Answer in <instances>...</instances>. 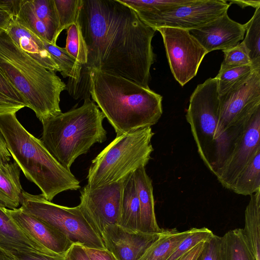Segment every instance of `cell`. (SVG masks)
Segmentation results:
<instances>
[{
  "instance_id": "8",
  "label": "cell",
  "mask_w": 260,
  "mask_h": 260,
  "mask_svg": "<svg viewBox=\"0 0 260 260\" xmlns=\"http://www.w3.org/2000/svg\"><path fill=\"white\" fill-rule=\"evenodd\" d=\"M20 208L63 234L73 244L85 248L106 249L103 240L78 205H58L48 201L42 194L34 195L23 190Z\"/></svg>"
},
{
  "instance_id": "20",
  "label": "cell",
  "mask_w": 260,
  "mask_h": 260,
  "mask_svg": "<svg viewBox=\"0 0 260 260\" xmlns=\"http://www.w3.org/2000/svg\"><path fill=\"white\" fill-rule=\"evenodd\" d=\"M136 186L140 204V224L139 232L154 234L163 229L156 221L152 181L147 175L145 167H141L134 172Z\"/></svg>"
},
{
  "instance_id": "24",
  "label": "cell",
  "mask_w": 260,
  "mask_h": 260,
  "mask_svg": "<svg viewBox=\"0 0 260 260\" xmlns=\"http://www.w3.org/2000/svg\"><path fill=\"white\" fill-rule=\"evenodd\" d=\"M220 258L221 260H255L242 229L229 231L221 237Z\"/></svg>"
},
{
  "instance_id": "22",
  "label": "cell",
  "mask_w": 260,
  "mask_h": 260,
  "mask_svg": "<svg viewBox=\"0 0 260 260\" xmlns=\"http://www.w3.org/2000/svg\"><path fill=\"white\" fill-rule=\"evenodd\" d=\"M134 172L123 179L121 214L118 225L127 230L139 232L140 204Z\"/></svg>"
},
{
  "instance_id": "26",
  "label": "cell",
  "mask_w": 260,
  "mask_h": 260,
  "mask_svg": "<svg viewBox=\"0 0 260 260\" xmlns=\"http://www.w3.org/2000/svg\"><path fill=\"white\" fill-rule=\"evenodd\" d=\"M230 190L243 196H250L260 190V151L240 173Z\"/></svg>"
},
{
  "instance_id": "40",
  "label": "cell",
  "mask_w": 260,
  "mask_h": 260,
  "mask_svg": "<svg viewBox=\"0 0 260 260\" xmlns=\"http://www.w3.org/2000/svg\"><path fill=\"white\" fill-rule=\"evenodd\" d=\"M90 260H117L114 255L106 249L85 248Z\"/></svg>"
},
{
  "instance_id": "44",
  "label": "cell",
  "mask_w": 260,
  "mask_h": 260,
  "mask_svg": "<svg viewBox=\"0 0 260 260\" xmlns=\"http://www.w3.org/2000/svg\"><path fill=\"white\" fill-rule=\"evenodd\" d=\"M226 2H230V4L232 3L236 4L241 7L242 8H244L247 7L251 6L255 9L258 7H260V1H226Z\"/></svg>"
},
{
  "instance_id": "31",
  "label": "cell",
  "mask_w": 260,
  "mask_h": 260,
  "mask_svg": "<svg viewBox=\"0 0 260 260\" xmlns=\"http://www.w3.org/2000/svg\"><path fill=\"white\" fill-rule=\"evenodd\" d=\"M65 49L81 65L87 63V49L80 26L76 22L67 29Z\"/></svg>"
},
{
  "instance_id": "19",
  "label": "cell",
  "mask_w": 260,
  "mask_h": 260,
  "mask_svg": "<svg viewBox=\"0 0 260 260\" xmlns=\"http://www.w3.org/2000/svg\"><path fill=\"white\" fill-rule=\"evenodd\" d=\"M6 30L16 45L31 58L49 70L60 72L41 38L18 24L13 18Z\"/></svg>"
},
{
  "instance_id": "17",
  "label": "cell",
  "mask_w": 260,
  "mask_h": 260,
  "mask_svg": "<svg viewBox=\"0 0 260 260\" xmlns=\"http://www.w3.org/2000/svg\"><path fill=\"white\" fill-rule=\"evenodd\" d=\"M5 210L22 231L51 252L66 255L73 244L63 234L20 208Z\"/></svg>"
},
{
  "instance_id": "10",
  "label": "cell",
  "mask_w": 260,
  "mask_h": 260,
  "mask_svg": "<svg viewBox=\"0 0 260 260\" xmlns=\"http://www.w3.org/2000/svg\"><path fill=\"white\" fill-rule=\"evenodd\" d=\"M231 4L226 0H192L160 12L137 14L151 27H173L190 30L200 27L228 12Z\"/></svg>"
},
{
  "instance_id": "12",
  "label": "cell",
  "mask_w": 260,
  "mask_h": 260,
  "mask_svg": "<svg viewBox=\"0 0 260 260\" xmlns=\"http://www.w3.org/2000/svg\"><path fill=\"white\" fill-rule=\"evenodd\" d=\"M123 179L93 189L86 185L80 190L78 206L102 239L107 225L119 223Z\"/></svg>"
},
{
  "instance_id": "21",
  "label": "cell",
  "mask_w": 260,
  "mask_h": 260,
  "mask_svg": "<svg viewBox=\"0 0 260 260\" xmlns=\"http://www.w3.org/2000/svg\"><path fill=\"white\" fill-rule=\"evenodd\" d=\"M20 168L15 161L0 163V206L15 209L21 205L23 189Z\"/></svg>"
},
{
  "instance_id": "43",
  "label": "cell",
  "mask_w": 260,
  "mask_h": 260,
  "mask_svg": "<svg viewBox=\"0 0 260 260\" xmlns=\"http://www.w3.org/2000/svg\"><path fill=\"white\" fill-rule=\"evenodd\" d=\"M11 155L8 149L5 139L0 131V163L10 161Z\"/></svg>"
},
{
  "instance_id": "16",
  "label": "cell",
  "mask_w": 260,
  "mask_h": 260,
  "mask_svg": "<svg viewBox=\"0 0 260 260\" xmlns=\"http://www.w3.org/2000/svg\"><path fill=\"white\" fill-rule=\"evenodd\" d=\"M188 31L209 53L237 45L244 39L245 26L231 19L226 12L204 25Z\"/></svg>"
},
{
  "instance_id": "3",
  "label": "cell",
  "mask_w": 260,
  "mask_h": 260,
  "mask_svg": "<svg viewBox=\"0 0 260 260\" xmlns=\"http://www.w3.org/2000/svg\"><path fill=\"white\" fill-rule=\"evenodd\" d=\"M0 131L8 149L25 177L37 185L49 201L66 190L81 188L80 181L60 165L21 125L16 113L0 114Z\"/></svg>"
},
{
  "instance_id": "27",
  "label": "cell",
  "mask_w": 260,
  "mask_h": 260,
  "mask_svg": "<svg viewBox=\"0 0 260 260\" xmlns=\"http://www.w3.org/2000/svg\"><path fill=\"white\" fill-rule=\"evenodd\" d=\"M42 40L46 49L58 67L62 76L64 78L69 77L72 81L77 83L80 78L82 65L71 56L64 48Z\"/></svg>"
},
{
  "instance_id": "29",
  "label": "cell",
  "mask_w": 260,
  "mask_h": 260,
  "mask_svg": "<svg viewBox=\"0 0 260 260\" xmlns=\"http://www.w3.org/2000/svg\"><path fill=\"white\" fill-rule=\"evenodd\" d=\"M245 24L246 35L242 42L253 63L260 62V7Z\"/></svg>"
},
{
  "instance_id": "6",
  "label": "cell",
  "mask_w": 260,
  "mask_h": 260,
  "mask_svg": "<svg viewBox=\"0 0 260 260\" xmlns=\"http://www.w3.org/2000/svg\"><path fill=\"white\" fill-rule=\"evenodd\" d=\"M219 105L217 80L209 78L198 85L192 93L185 115L198 153L214 175L234 147L220 134Z\"/></svg>"
},
{
  "instance_id": "35",
  "label": "cell",
  "mask_w": 260,
  "mask_h": 260,
  "mask_svg": "<svg viewBox=\"0 0 260 260\" xmlns=\"http://www.w3.org/2000/svg\"><path fill=\"white\" fill-rule=\"evenodd\" d=\"M20 0H0V29L6 30L17 13Z\"/></svg>"
},
{
  "instance_id": "36",
  "label": "cell",
  "mask_w": 260,
  "mask_h": 260,
  "mask_svg": "<svg viewBox=\"0 0 260 260\" xmlns=\"http://www.w3.org/2000/svg\"><path fill=\"white\" fill-rule=\"evenodd\" d=\"M17 260H69L67 255H50L32 251H1Z\"/></svg>"
},
{
  "instance_id": "38",
  "label": "cell",
  "mask_w": 260,
  "mask_h": 260,
  "mask_svg": "<svg viewBox=\"0 0 260 260\" xmlns=\"http://www.w3.org/2000/svg\"><path fill=\"white\" fill-rule=\"evenodd\" d=\"M0 94L21 103L27 107L24 99L19 91L11 84L0 71Z\"/></svg>"
},
{
  "instance_id": "1",
  "label": "cell",
  "mask_w": 260,
  "mask_h": 260,
  "mask_svg": "<svg viewBox=\"0 0 260 260\" xmlns=\"http://www.w3.org/2000/svg\"><path fill=\"white\" fill-rule=\"evenodd\" d=\"M76 22L87 49L78 82L99 70L150 88L155 29L119 0H81Z\"/></svg>"
},
{
  "instance_id": "46",
  "label": "cell",
  "mask_w": 260,
  "mask_h": 260,
  "mask_svg": "<svg viewBox=\"0 0 260 260\" xmlns=\"http://www.w3.org/2000/svg\"><path fill=\"white\" fill-rule=\"evenodd\" d=\"M200 256L199 257V258L197 259V260H201V259H200Z\"/></svg>"
},
{
  "instance_id": "32",
  "label": "cell",
  "mask_w": 260,
  "mask_h": 260,
  "mask_svg": "<svg viewBox=\"0 0 260 260\" xmlns=\"http://www.w3.org/2000/svg\"><path fill=\"white\" fill-rule=\"evenodd\" d=\"M214 234L209 229L191 228L188 235L183 239L166 260H179L201 242L207 241Z\"/></svg>"
},
{
  "instance_id": "14",
  "label": "cell",
  "mask_w": 260,
  "mask_h": 260,
  "mask_svg": "<svg viewBox=\"0 0 260 260\" xmlns=\"http://www.w3.org/2000/svg\"><path fill=\"white\" fill-rule=\"evenodd\" d=\"M13 18L41 39L56 45L59 23L54 0H20Z\"/></svg>"
},
{
  "instance_id": "28",
  "label": "cell",
  "mask_w": 260,
  "mask_h": 260,
  "mask_svg": "<svg viewBox=\"0 0 260 260\" xmlns=\"http://www.w3.org/2000/svg\"><path fill=\"white\" fill-rule=\"evenodd\" d=\"M258 67H260V62L238 67H220L218 73L215 77L217 80L219 95L224 94L233 86L249 75L255 68Z\"/></svg>"
},
{
  "instance_id": "7",
  "label": "cell",
  "mask_w": 260,
  "mask_h": 260,
  "mask_svg": "<svg viewBox=\"0 0 260 260\" xmlns=\"http://www.w3.org/2000/svg\"><path fill=\"white\" fill-rule=\"evenodd\" d=\"M154 135L151 127H146L116 137L92 160L87 185L93 189L116 182L145 167L151 159Z\"/></svg>"
},
{
  "instance_id": "2",
  "label": "cell",
  "mask_w": 260,
  "mask_h": 260,
  "mask_svg": "<svg viewBox=\"0 0 260 260\" xmlns=\"http://www.w3.org/2000/svg\"><path fill=\"white\" fill-rule=\"evenodd\" d=\"M84 81L116 137L151 127L162 114L161 95L127 79L92 70Z\"/></svg>"
},
{
  "instance_id": "39",
  "label": "cell",
  "mask_w": 260,
  "mask_h": 260,
  "mask_svg": "<svg viewBox=\"0 0 260 260\" xmlns=\"http://www.w3.org/2000/svg\"><path fill=\"white\" fill-rule=\"evenodd\" d=\"M26 106L0 94V114L16 113Z\"/></svg>"
},
{
  "instance_id": "37",
  "label": "cell",
  "mask_w": 260,
  "mask_h": 260,
  "mask_svg": "<svg viewBox=\"0 0 260 260\" xmlns=\"http://www.w3.org/2000/svg\"><path fill=\"white\" fill-rule=\"evenodd\" d=\"M221 237L214 235L205 242L200 255L201 260H221Z\"/></svg>"
},
{
  "instance_id": "18",
  "label": "cell",
  "mask_w": 260,
  "mask_h": 260,
  "mask_svg": "<svg viewBox=\"0 0 260 260\" xmlns=\"http://www.w3.org/2000/svg\"><path fill=\"white\" fill-rule=\"evenodd\" d=\"M0 251H32L57 256L22 231L1 206Z\"/></svg>"
},
{
  "instance_id": "25",
  "label": "cell",
  "mask_w": 260,
  "mask_h": 260,
  "mask_svg": "<svg viewBox=\"0 0 260 260\" xmlns=\"http://www.w3.org/2000/svg\"><path fill=\"white\" fill-rule=\"evenodd\" d=\"M191 231V229L183 232H179L176 229H168L145 251L139 260H166Z\"/></svg>"
},
{
  "instance_id": "15",
  "label": "cell",
  "mask_w": 260,
  "mask_h": 260,
  "mask_svg": "<svg viewBox=\"0 0 260 260\" xmlns=\"http://www.w3.org/2000/svg\"><path fill=\"white\" fill-rule=\"evenodd\" d=\"M168 229L158 233L148 234L133 232L118 224L107 225L102 233L106 249L117 260H139L145 251Z\"/></svg>"
},
{
  "instance_id": "42",
  "label": "cell",
  "mask_w": 260,
  "mask_h": 260,
  "mask_svg": "<svg viewBox=\"0 0 260 260\" xmlns=\"http://www.w3.org/2000/svg\"><path fill=\"white\" fill-rule=\"evenodd\" d=\"M206 241L201 242L179 260H197L202 252Z\"/></svg>"
},
{
  "instance_id": "41",
  "label": "cell",
  "mask_w": 260,
  "mask_h": 260,
  "mask_svg": "<svg viewBox=\"0 0 260 260\" xmlns=\"http://www.w3.org/2000/svg\"><path fill=\"white\" fill-rule=\"evenodd\" d=\"M69 260H90L84 247L73 244L66 254Z\"/></svg>"
},
{
  "instance_id": "34",
  "label": "cell",
  "mask_w": 260,
  "mask_h": 260,
  "mask_svg": "<svg viewBox=\"0 0 260 260\" xmlns=\"http://www.w3.org/2000/svg\"><path fill=\"white\" fill-rule=\"evenodd\" d=\"M224 59L221 67H232L252 64L249 52L242 41L236 46L223 50Z\"/></svg>"
},
{
  "instance_id": "9",
  "label": "cell",
  "mask_w": 260,
  "mask_h": 260,
  "mask_svg": "<svg viewBox=\"0 0 260 260\" xmlns=\"http://www.w3.org/2000/svg\"><path fill=\"white\" fill-rule=\"evenodd\" d=\"M218 121L220 134L233 146L260 109V67L219 95Z\"/></svg>"
},
{
  "instance_id": "33",
  "label": "cell",
  "mask_w": 260,
  "mask_h": 260,
  "mask_svg": "<svg viewBox=\"0 0 260 260\" xmlns=\"http://www.w3.org/2000/svg\"><path fill=\"white\" fill-rule=\"evenodd\" d=\"M59 23V34L77 21L81 0H54Z\"/></svg>"
},
{
  "instance_id": "5",
  "label": "cell",
  "mask_w": 260,
  "mask_h": 260,
  "mask_svg": "<svg viewBox=\"0 0 260 260\" xmlns=\"http://www.w3.org/2000/svg\"><path fill=\"white\" fill-rule=\"evenodd\" d=\"M105 118L95 103L86 97L81 106L43 121L41 141L54 158L70 171L78 156L87 153L93 144L106 141Z\"/></svg>"
},
{
  "instance_id": "11",
  "label": "cell",
  "mask_w": 260,
  "mask_h": 260,
  "mask_svg": "<svg viewBox=\"0 0 260 260\" xmlns=\"http://www.w3.org/2000/svg\"><path fill=\"white\" fill-rule=\"evenodd\" d=\"M156 30L162 37L172 73L183 86L196 76L208 52L187 30L165 27Z\"/></svg>"
},
{
  "instance_id": "30",
  "label": "cell",
  "mask_w": 260,
  "mask_h": 260,
  "mask_svg": "<svg viewBox=\"0 0 260 260\" xmlns=\"http://www.w3.org/2000/svg\"><path fill=\"white\" fill-rule=\"evenodd\" d=\"M132 8L137 14L163 12L181 5L189 4L192 0H119Z\"/></svg>"
},
{
  "instance_id": "4",
  "label": "cell",
  "mask_w": 260,
  "mask_h": 260,
  "mask_svg": "<svg viewBox=\"0 0 260 260\" xmlns=\"http://www.w3.org/2000/svg\"><path fill=\"white\" fill-rule=\"evenodd\" d=\"M0 71L41 122L61 112L60 96L66 84L23 51L4 29H0Z\"/></svg>"
},
{
  "instance_id": "13",
  "label": "cell",
  "mask_w": 260,
  "mask_h": 260,
  "mask_svg": "<svg viewBox=\"0 0 260 260\" xmlns=\"http://www.w3.org/2000/svg\"><path fill=\"white\" fill-rule=\"evenodd\" d=\"M259 151L260 109L253 114L229 155L214 175L223 187L230 190L240 173Z\"/></svg>"
},
{
  "instance_id": "45",
  "label": "cell",
  "mask_w": 260,
  "mask_h": 260,
  "mask_svg": "<svg viewBox=\"0 0 260 260\" xmlns=\"http://www.w3.org/2000/svg\"><path fill=\"white\" fill-rule=\"evenodd\" d=\"M0 260H17L8 254L0 251Z\"/></svg>"
},
{
  "instance_id": "23",
  "label": "cell",
  "mask_w": 260,
  "mask_h": 260,
  "mask_svg": "<svg viewBox=\"0 0 260 260\" xmlns=\"http://www.w3.org/2000/svg\"><path fill=\"white\" fill-rule=\"evenodd\" d=\"M245 210V239L255 260H260V190L250 196Z\"/></svg>"
}]
</instances>
